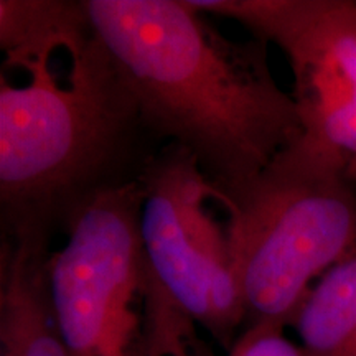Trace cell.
<instances>
[{
    "instance_id": "cell-1",
    "label": "cell",
    "mask_w": 356,
    "mask_h": 356,
    "mask_svg": "<svg viewBox=\"0 0 356 356\" xmlns=\"http://www.w3.org/2000/svg\"><path fill=\"white\" fill-rule=\"evenodd\" d=\"M150 139L195 159L221 204L305 134L264 40L236 42L185 0H83Z\"/></svg>"
},
{
    "instance_id": "cell-11",
    "label": "cell",
    "mask_w": 356,
    "mask_h": 356,
    "mask_svg": "<svg viewBox=\"0 0 356 356\" xmlns=\"http://www.w3.org/2000/svg\"><path fill=\"white\" fill-rule=\"evenodd\" d=\"M228 356H304V351L286 337V325L257 320L236 338Z\"/></svg>"
},
{
    "instance_id": "cell-9",
    "label": "cell",
    "mask_w": 356,
    "mask_h": 356,
    "mask_svg": "<svg viewBox=\"0 0 356 356\" xmlns=\"http://www.w3.org/2000/svg\"><path fill=\"white\" fill-rule=\"evenodd\" d=\"M292 327L304 356H356V254L317 280Z\"/></svg>"
},
{
    "instance_id": "cell-10",
    "label": "cell",
    "mask_w": 356,
    "mask_h": 356,
    "mask_svg": "<svg viewBox=\"0 0 356 356\" xmlns=\"http://www.w3.org/2000/svg\"><path fill=\"white\" fill-rule=\"evenodd\" d=\"M137 356H211L195 332V322L167 296L147 270L144 333Z\"/></svg>"
},
{
    "instance_id": "cell-8",
    "label": "cell",
    "mask_w": 356,
    "mask_h": 356,
    "mask_svg": "<svg viewBox=\"0 0 356 356\" xmlns=\"http://www.w3.org/2000/svg\"><path fill=\"white\" fill-rule=\"evenodd\" d=\"M92 32L86 8L71 0H2L0 44L8 66L30 71L70 53Z\"/></svg>"
},
{
    "instance_id": "cell-2",
    "label": "cell",
    "mask_w": 356,
    "mask_h": 356,
    "mask_svg": "<svg viewBox=\"0 0 356 356\" xmlns=\"http://www.w3.org/2000/svg\"><path fill=\"white\" fill-rule=\"evenodd\" d=\"M68 71L33 66L0 81V210L7 239L47 248L106 191L139 180L152 155L136 97L92 29Z\"/></svg>"
},
{
    "instance_id": "cell-6",
    "label": "cell",
    "mask_w": 356,
    "mask_h": 356,
    "mask_svg": "<svg viewBox=\"0 0 356 356\" xmlns=\"http://www.w3.org/2000/svg\"><path fill=\"white\" fill-rule=\"evenodd\" d=\"M200 13L243 24L286 53L305 132L346 155L356 173V2L185 0Z\"/></svg>"
},
{
    "instance_id": "cell-3",
    "label": "cell",
    "mask_w": 356,
    "mask_h": 356,
    "mask_svg": "<svg viewBox=\"0 0 356 356\" xmlns=\"http://www.w3.org/2000/svg\"><path fill=\"white\" fill-rule=\"evenodd\" d=\"M346 155L305 132L222 203L249 323L289 327L312 287L356 254V190Z\"/></svg>"
},
{
    "instance_id": "cell-5",
    "label": "cell",
    "mask_w": 356,
    "mask_h": 356,
    "mask_svg": "<svg viewBox=\"0 0 356 356\" xmlns=\"http://www.w3.org/2000/svg\"><path fill=\"white\" fill-rule=\"evenodd\" d=\"M140 234L155 282L225 348L248 320L226 229L208 208L215 191L195 159L167 145L142 173Z\"/></svg>"
},
{
    "instance_id": "cell-4",
    "label": "cell",
    "mask_w": 356,
    "mask_h": 356,
    "mask_svg": "<svg viewBox=\"0 0 356 356\" xmlns=\"http://www.w3.org/2000/svg\"><path fill=\"white\" fill-rule=\"evenodd\" d=\"M142 177L88 204L47 262L53 317L70 356H137L147 259Z\"/></svg>"
},
{
    "instance_id": "cell-7",
    "label": "cell",
    "mask_w": 356,
    "mask_h": 356,
    "mask_svg": "<svg viewBox=\"0 0 356 356\" xmlns=\"http://www.w3.org/2000/svg\"><path fill=\"white\" fill-rule=\"evenodd\" d=\"M51 252L3 241L0 259V356H70L47 286Z\"/></svg>"
}]
</instances>
